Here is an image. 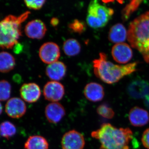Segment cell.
Wrapping results in <instances>:
<instances>
[{"instance_id":"cell-1","label":"cell","mask_w":149,"mask_h":149,"mask_svg":"<svg viewBox=\"0 0 149 149\" xmlns=\"http://www.w3.org/2000/svg\"><path fill=\"white\" fill-rule=\"evenodd\" d=\"M91 136L100 143V149H130L133 133L129 128H117L110 123H104Z\"/></svg>"},{"instance_id":"cell-2","label":"cell","mask_w":149,"mask_h":149,"mask_svg":"<svg viewBox=\"0 0 149 149\" xmlns=\"http://www.w3.org/2000/svg\"><path fill=\"white\" fill-rule=\"evenodd\" d=\"M98 58L93 61L95 74L103 82L111 84L117 83L121 78L136 71L137 62L124 65L114 64L107 60L106 54L100 53Z\"/></svg>"},{"instance_id":"cell-3","label":"cell","mask_w":149,"mask_h":149,"mask_svg":"<svg viewBox=\"0 0 149 149\" xmlns=\"http://www.w3.org/2000/svg\"><path fill=\"white\" fill-rule=\"evenodd\" d=\"M127 40L131 47L138 50L145 61L149 63V11L130 23Z\"/></svg>"},{"instance_id":"cell-4","label":"cell","mask_w":149,"mask_h":149,"mask_svg":"<svg viewBox=\"0 0 149 149\" xmlns=\"http://www.w3.org/2000/svg\"><path fill=\"white\" fill-rule=\"evenodd\" d=\"M29 14L26 11L18 16L10 15L0 21V48L12 49L17 45L22 36V23Z\"/></svg>"},{"instance_id":"cell-5","label":"cell","mask_w":149,"mask_h":149,"mask_svg":"<svg viewBox=\"0 0 149 149\" xmlns=\"http://www.w3.org/2000/svg\"><path fill=\"white\" fill-rule=\"evenodd\" d=\"M113 14V9L102 5L97 0L91 1L88 9L87 24L94 29L102 28L107 25Z\"/></svg>"},{"instance_id":"cell-6","label":"cell","mask_w":149,"mask_h":149,"mask_svg":"<svg viewBox=\"0 0 149 149\" xmlns=\"http://www.w3.org/2000/svg\"><path fill=\"white\" fill-rule=\"evenodd\" d=\"M85 144V138L83 134L75 130L68 131L61 139L63 149H83Z\"/></svg>"},{"instance_id":"cell-7","label":"cell","mask_w":149,"mask_h":149,"mask_svg":"<svg viewBox=\"0 0 149 149\" xmlns=\"http://www.w3.org/2000/svg\"><path fill=\"white\" fill-rule=\"evenodd\" d=\"M65 93L64 86L58 81H49L46 83L43 89L45 99L52 102H58L61 100Z\"/></svg>"},{"instance_id":"cell-8","label":"cell","mask_w":149,"mask_h":149,"mask_svg":"<svg viewBox=\"0 0 149 149\" xmlns=\"http://www.w3.org/2000/svg\"><path fill=\"white\" fill-rule=\"evenodd\" d=\"M60 55L58 46L53 42L45 43L39 50V56L41 60L49 65L57 61Z\"/></svg>"},{"instance_id":"cell-9","label":"cell","mask_w":149,"mask_h":149,"mask_svg":"<svg viewBox=\"0 0 149 149\" xmlns=\"http://www.w3.org/2000/svg\"><path fill=\"white\" fill-rule=\"evenodd\" d=\"M5 111L9 117L13 118H19L26 113L27 107L22 99L18 97H13L7 102Z\"/></svg>"},{"instance_id":"cell-10","label":"cell","mask_w":149,"mask_h":149,"mask_svg":"<svg viewBox=\"0 0 149 149\" xmlns=\"http://www.w3.org/2000/svg\"><path fill=\"white\" fill-rule=\"evenodd\" d=\"M111 54L116 62L125 64L133 57V52L130 46L125 43L116 44L112 49Z\"/></svg>"},{"instance_id":"cell-11","label":"cell","mask_w":149,"mask_h":149,"mask_svg":"<svg viewBox=\"0 0 149 149\" xmlns=\"http://www.w3.org/2000/svg\"><path fill=\"white\" fill-rule=\"evenodd\" d=\"M47 28L44 22L40 19L29 21L24 28V32L27 37L32 39L40 40L45 37Z\"/></svg>"},{"instance_id":"cell-12","label":"cell","mask_w":149,"mask_h":149,"mask_svg":"<svg viewBox=\"0 0 149 149\" xmlns=\"http://www.w3.org/2000/svg\"><path fill=\"white\" fill-rule=\"evenodd\" d=\"M65 113L64 107L58 102L49 104L45 109V115L47 120L53 124L60 122L65 116Z\"/></svg>"},{"instance_id":"cell-13","label":"cell","mask_w":149,"mask_h":149,"mask_svg":"<svg viewBox=\"0 0 149 149\" xmlns=\"http://www.w3.org/2000/svg\"><path fill=\"white\" fill-rule=\"evenodd\" d=\"M19 91L22 100L29 103L36 102L41 95L40 87L35 83H24L21 86Z\"/></svg>"},{"instance_id":"cell-14","label":"cell","mask_w":149,"mask_h":149,"mask_svg":"<svg viewBox=\"0 0 149 149\" xmlns=\"http://www.w3.org/2000/svg\"><path fill=\"white\" fill-rule=\"evenodd\" d=\"M128 95L134 99L143 98L149 92V85L143 80H136L129 84L127 88Z\"/></svg>"},{"instance_id":"cell-15","label":"cell","mask_w":149,"mask_h":149,"mask_svg":"<svg viewBox=\"0 0 149 149\" xmlns=\"http://www.w3.org/2000/svg\"><path fill=\"white\" fill-rule=\"evenodd\" d=\"M83 93L87 100L94 102L101 101L104 96V91L102 86L94 82L87 84L84 88Z\"/></svg>"},{"instance_id":"cell-16","label":"cell","mask_w":149,"mask_h":149,"mask_svg":"<svg viewBox=\"0 0 149 149\" xmlns=\"http://www.w3.org/2000/svg\"><path fill=\"white\" fill-rule=\"evenodd\" d=\"M128 117L131 124L136 127L144 126L148 124L149 121L148 112L138 107L131 109Z\"/></svg>"},{"instance_id":"cell-17","label":"cell","mask_w":149,"mask_h":149,"mask_svg":"<svg viewBox=\"0 0 149 149\" xmlns=\"http://www.w3.org/2000/svg\"><path fill=\"white\" fill-rule=\"evenodd\" d=\"M66 67L62 62L57 61L48 65L46 70L47 76L52 81H58L65 77Z\"/></svg>"},{"instance_id":"cell-18","label":"cell","mask_w":149,"mask_h":149,"mask_svg":"<svg viewBox=\"0 0 149 149\" xmlns=\"http://www.w3.org/2000/svg\"><path fill=\"white\" fill-rule=\"evenodd\" d=\"M109 40L111 42L118 44L123 42L127 38V31L124 25L118 23L110 29Z\"/></svg>"},{"instance_id":"cell-19","label":"cell","mask_w":149,"mask_h":149,"mask_svg":"<svg viewBox=\"0 0 149 149\" xmlns=\"http://www.w3.org/2000/svg\"><path fill=\"white\" fill-rule=\"evenodd\" d=\"M25 149H49V144L43 136L34 135L29 136L24 145Z\"/></svg>"},{"instance_id":"cell-20","label":"cell","mask_w":149,"mask_h":149,"mask_svg":"<svg viewBox=\"0 0 149 149\" xmlns=\"http://www.w3.org/2000/svg\"><path fill=\"white\" fill-rule=\"evenodd\" d=\"M15 65V58L11 54L7 52H0V72H9L14 68Z\"/></svg>"},{"instance_id":"cell-21","label":"cell","mask_w":149,"mask_h":149,"mask_svg":"<svg viewBox=\"0 0 149 149\" xmlns=\"http://www.w3.org/2000/svg\"><path fill=\"white\" fill-rule=\"evenodd\" d=\"M63 49L67 56H74L80 53L81 51V45L77 40L69 39L65 41Z\"/></svg>"},{"instance_id":"cell-22","label":"cell","mask_w":149,"mask_h":149,"mask_svg":"<svg viewBox=\"0 0 149 149\" xmlns=\"http://www.w3.org/2000/svg\"><path fill=\"white\" fill-rule=\"evenodd\" d=\"M16 128L14 124L8 121L3 122L0 124V135L9 139L15 135Z\"/></svg>"},{"instance_id":"cell-23","label":"cell","mask_w":149,"mask_h":149,"mask_svg":"<svg viewBox=\"0 0 149 149\" xmlns=\"http://www.w3.org/2000/svg\"><path fill=\"white\" fill-rule=\"evenodd\" d=\"M142 2L143 1L140 0H134L131 1L123 9L121 12L123 21H125L128 20L132 14L138 9Z\"/></svg>"},{"instance_id":"cell-24","label":"cell","mask_w":149,"mask_h":149,"mask_svg":"<svg viewBox=\"0 0 149 149\" xmlns=\"http://www.w3.org/2000/svg\"><path fill=\"white\" fill-rule=\"evenodd\" d=\"M11 92V85L8 81L0 80V101H5L9 98Z\"/></svg>"},{"instance_id":"cell-25","label":"cell","mask_w":149,"mask_h":149,"mask_svg":"<svg viewBox=\"0 0 149 149\" xmlns=\"http://www.w3.org/2000/svg\"><path fill=\"white\" fill-rule=\"evenodd\" d=\"M97 112L99 115L107 119H111L114 116L113 110L106 104H101L97 108Z\"/></svg>"},{"instance_id":"cell-26","label":"cell","mask_w":149,"mask_h":149,"mask_svg":"<svg viewBox=\"0 0 149 149\" xmlns=\"http://www.w3.org/2000/svg\"><path fill=\"white\" fill-rule=\"evenodd\" d=\"M68 28L74 33L81 34L86 29V25L84 22L75 19L71 22L68 25Z\"/></svg>"},{"instance_id":"cell-27","label":"cell","mask_w":149,"mask_h":149,"mask_svg":"<svg viewBox=\"0 0 149 149\" xmlns=\"http://www.w3.org/2000/svg\"><path fill=\"white\" fill-rule=\"evenodd\" d=\"M46 1H24V3L27 8L31 9L38 10L42 8L46 2Z\"/></svg>"},{"instance_id":"cell-28","label":"cell","mask_w":149,"mask_h":149,"mask_svg":"<svg viewBox=\"0 0 149 149\" xmlns=\"http://www.w3.org/2000/svg\"><path fill=\"white\" fill-rule=\"evenodd\" d=\"M141 140L144 146L149 149V128L144 131Z\"/></svg>"},{"instance_id":"cell-29","label":"cell","mask_w":149,"mask_h":149,"mask_svg":"<svg viewBox=\"0 0 149 149\" xmlns=\"http://www.w3.org/2000/svg\"><path fill=\"white\" fill-rule=\"evenodd\" d=\"M50 23L52 26L54 27H56L59 23V20L56 17H53L51 19Z\"/></svg>"},{"instance_id":"cell-30","label":"cell","mask_w":149,"mask_h":149,"mask_svg":"<svg viewBox=\"0 0 149 149\" xmlns=\"http://www.w3.org/2000/svg\"><path fill=\"white\" fill-rule=\"evenodd\" d=\"M145 99H146L145 101V105L149 110V92L145 97Z\"/></svg>"},{"instance_id":"cell-31","label":"cell","mask_w":149,"mask_h":149,"mask_svg":"<svg viewBox=\"0 0 149 149\" xmlns=\"http://www.w3.org/2000/svg\"><path fill=\"white\" fill-rule=\"evenodd\" d=\"M3 112V107L2 106L1 104L0 103V115Z\"/></svg>"}]
</instances>
